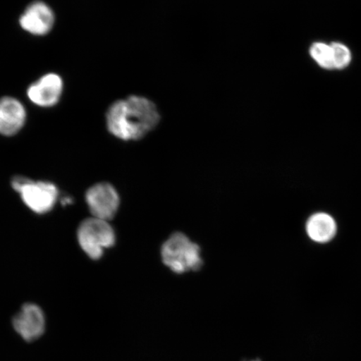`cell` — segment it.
I'll list each match as a JSON object with an SVG mask.
<instances>
[{
	"instance_id": "1",
	"label": "cell",
	"mask_w": 361,
	"mask_h": 361,
	"mask_svg": "<svg viewBox=\"0 0 361 361\" xmlns=\"http://www.w3.org/2000/svg\"><path fill=\"white\" fill-rule=\"evenodd\" d=\"M161 115L157 104L141 94H129L108 107V132L123 142H137L146 137L160 124Z\"/></svg>"
},
{
	"instance_id": "4",
	"label": "cell",
	"mask_w": 361,
	"mask_h": 361,
	"mask_svg": "<svg viewBox=\"0 0 361 361\" xmlns=\"http://www.w3.org/2000/svg\"><path fill=\"white\" fill-rule=\"evenodd\" d=\"M13 188L20 194L26 206L36 214H43L51 211L58 198L55 185L47 182H34L25 178H16Z\"/></svg>"
},
{
	"instance_id": "7",
	"label": "cell",
	"mask_w": 361,
	"mask_h": 361,
	"mask_svg": "<svg viewBox=\"0 0 361 361\" xmlns=\"http://www.w3.org/2000/svg\"><path fill=\"white\" fill-rule=\"evenodd\" d=\"M63 92V80L60 75L47 74L31 85L28 97L36 106L51 107L60 101Z\"/></svg>"
},
{
	"instance_id": "11",
	"label": "cell",
	"mask_w": 361,
	"mask_h": 361,
	"mask_svg": "<svg viewBox=\"0 0 361 361\" xmlns=\"http://www.w3.org/2000/svg\"><path fill=\"white\" fill-rule=\"evenodd\" d=\"M310 53L317 64L326 70L335 69L334 66L333 51L331 44L316 42L311 45Z\"/></svg>"
},
{
	"instance_id": "3",
	"label": "cell",
	"mask_w": 361,
	"mask_h": 361,
	"mask_svg": "<svg viewBox=\"0 0 361 361\" xmlns=\"http://www.w3.org/2000/svg\"><path fill=\"white\" fill-rule=\"evenodd\" d=\"M78 238L80 247L93 260L100 259L104 251L116 243L114 229L108 221L93 216L81 223Z\"/></svg>"
},
{
	"instance_id": "6",
	"label": "cell",
	"mask_w": 361,
	"mask_h": 361,
	"mask_svg": "<svg viewBox=\"0 0 361 361\" xmlns=\"http://www.w3.org/2000/svg\"><path fill=\"white\" fill-rule=\"evenodd\" d=\"M13 326L26 342H33L44 335L47 322L43 310L35 304H25L13 319Z\"/></svg>"
},
{
	"instance_id": "9",
	"label": "cell",
	"mask_w": 361,
	"mask_h": 361,
	"mask_svg": "<svg viewBox=\"0 0 361 361\" xmlns=\"http://www.w3.org/2000/svg\"><path fill=\"white\" fill-rule=\"evenodd\" d=\"M26 121V111L22 103L12 97L0 100V134L13 135L19 133Z\"/></svg>"
},
{
	"instance_id": "5",
	"label": "cell",
	"mask_w": 361,
	"mask_h": 361,
	"mask_svg": "<svg viewBox=\"0 0 361 361\" xmlns=\"http://www.w3.org/2000/svg\"><path fill=\"white\" fill-rule=\"evenodd\" d=\"M85 201L93 218L106 221L114 218L120 207L118 192L107 183H97L89 188Z\"/></svg>"
},
{
	"instance_id": "12",
	"label": "cell",
	"mask_w": 361,
	"mask_h": 361,
	"mask_svg": "<svg viewBox=\"0 0 361 361\" xmlns=\"http://www.w3.org/2000/svg\"><path fill=\"white\" fill-rule=\"evenodd\" d=\"M333 51L334 66L335 69H345L351 61V53L348 47L341 43L335 42L331 44Z\"/></svg>"
},
{
	"instance_id": "8",
	"label": "cell",
	"mask_w": 361,
	"mask_h": 361,
	"mask_svg": "<svg viewBox=\"0 0 361 361\" xmlns=\"http://www.w3.org/2000/svg\"><path fill=\"white\" fill-rule=\"evenodd\" d=\"M55 16L43 2H35L27 7L20 19L22 29L35 35H47L53 28Z\"/></svg>"
},
{
	"instance_id": "2",
	"label": "cell",
	"mask_w": 361,
	"mask_h": 361,
	"mask_svg": "<svg viewBox=\"0 0 361 361\" xmlns=\"http://www.w3.org/2000/svg\"><path fill=\"white\" fill-rule=\"evenodd\" d=\"M162 262L173 272L182 274L202 268L201 248L182 233H175L162 245Z\"/></svg>"
},
{
	"instance_id": "10",
	"label": "cell",
	"mask_w": 361,
	"mask_h": 361,
	"mask_svg": "<svg viewBox=\"0 0 361 361\" xmlns=\"http://www.w3.org/2000/svg\"><path fill=\"white\" fill-rule=\"evenodd\" d=\"M306 231L313 241L324 243L335 238L337 226L331 215L324 213L315 214L310 216L306 224Z\"/></svg>"
}]
</instances>
